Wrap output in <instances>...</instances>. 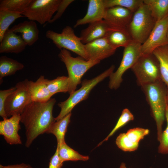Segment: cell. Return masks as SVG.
Returning a JSON list of instances; mask_svg holds the SVG:
<instances>
[{"label": "cell", "mask_w": 168, "mask_h": 168, "mask_svg": "<svg viewBox=\"0 0 168 168\" xmlns=\"http://www.w3.org/2000/svg\"><path fill=\"white\" fill-rule=\"evenodd\" d=\"M56 102L51 98L44 102L32 101L28 105L20 114V122L25 128V146L29 147L40 135L47 133L56 121L53 110Z\"/></svg>", "instance_id": "6da1fadb"}, {"label": "cell", "mask_w": 168, "mask_h": 168, "mask_svg": "<svg viewBox=\"0 0 168 168\" xmlns=\"http://www.w3.org/2000/svg\"><path fill=\"white\" fill-rule=\"evenodd\" d=\"M166 86L161 80L141 86L156 123L157 140L159 142L163 132L162 125L165 118L167 91Z\"/></svg>", "instance_id": "7a4b0ae2"}, {"label": "cell", "mask_w": 168, "mask_h": 168, "mask_svg": "<svg viewBox=\"0 0 168 168\" xmlns=\"http://www.w3.org/2000/svg\"><path fill=\"white\" fill-rule=\"evenodd\" d=\"M114 66L112 65L95 78L83 80L81 82L82 86L80 89L70 94L69 97L66 100L58 104L61 110L58 116L55 118L56 121L62 119L71 113L72 109L77 104L87 99L93 88L105 78L110 77L114 72Z\"/></svg>", "instance_id": "3957f363"}, {"label": "cell", "mask_w": 168, "mask_h": 168, "mask_svg": "<svg viewBox=\"0 0 168 168\" xmlns=\"http://www.w3.org/2000/svg\"><path fill=\"white\" fill-rule=\"evenodd\" d=\"M58 56L65 64L68 72L70 94L75 91L77 86L81 83V79L84 74L100 62L73 57L69 50L65 49L60 50Z\"/></svg>", "instance_id": "277c9868"}, {"label": "cell", "mask_w": 168, "mask_h": 168, "mask_svg": "<svg viewBox=\"0 0 168 168\" xmlns=\"http://www.w3.org/2000/svg\"><path fill=\"white\" fill-rule=\"evenodd\" d=\"M156 21L144 3L133 14L127 29L134 41L142 44L147 40Z\"/></svg>", "instance_id": "5b68a950"}, {"label": "cell", "mask_w": 168, "mask_h": 168, "mask_svg": "<svg viewBox=\"0 0 168 168\" xmlns=\"http://www.w3.org/2000/svg\"><path fill=\"white\" fill-rule=\"evenodd\" d=\"M131 68L141 86L161 80L159 62L152 53L142 54Z\"/></svg>", "instance_id": "8992f818"}, {"label": "cell", "mask_w": 168, "mask_h": 168, "mask_svg": "<svg viewBox=\"0 0 168 168\" xmlns=\"http://www.w3.org/2000/svg\"><path fill=\"white\" fill-rule=\"evenodd\" d=\"M45 36L51 40L58 49L70 50L85 60H88L85 44L82 42L80 38L75 35L73 30L70 26L65 27L61 33H58L51 30H48L46 32Z\"/></svg>", "instance_id": "52a82bcc"}, {"label": "cell", "mask_w": 168, "mask_h": 168, "mask_svg": "<svg viewBox=\"0 0 168 168\" xmlns=\"http://www.w3.org/2000/svg\"><path fill=\"white\" fill-rule=\"evenodd\" d=\"M142 44L133 40L124 48L120 64L117 70L110 76L109 87L111 89H116L123 81L122 76L125 72L132 68L142 54Z\"/></svg>", "instance_id": "ba28073f"}, {"label": "cell", "mask_w": 168, "mask_h": 168, "mask_svg": "<svg viewBox=\"0 0 168 168\" xmlns=\"http://www.w3.org/2000/svg\"><path fill=\"white\" fill-rule=\"evenodd\" d=\"M15 90L7 98L4 109L7 117L20 115L26 106L32 101L27 79L17 83Z\"/></svg>", "instance_id": "9c48e42d"}, {"label": "cell", "mask_w": 168, "mask_h": 168, "mask_svg": "<svg viewBox=\"0 0 168 168\" xmlns=\"http://www.w3.org/2000/svg\"><path fill=\"white\" fill-rule=\"evenodd\" d=\"M61 0H32L22 13L30 21H36L40 25L49 23L57 11Z\"/></svg>", "instance_id": "30bf717a"}, {"label": "cell", "mask_w": 168, "mask_h": 168, "mask_svg": "<svg viewBox=\"0 0 168 168\" xmlns=\"http://www.w3.org/2000/svg\"><path fill=\"white\" fill-rule=\"evenodd\" d=\"M168 15L156 22L146 41L142 44V54H152L157 48L168 44Z\"/></svg>", "instance_id": "8fae6325"}, {"label": "cell", "mask_w": 168, "mask_h": 168, "mask_svg": "<svg viewBox=\"0 0 168 168\" xmlns=\"http://www.w3.org/2000/svg\"><path fill=\"white\" fill-rule=\"evenodd\" d=\"M133 12L119 6L106 8L103 20L113 28L127 29Z\"/></svg>", "instance_id": "7c38bea8"}, {"label": "cell", "mask_w": 168, "mask_h": 168, "mask_svg": "<svg viewBox=\"0 0 168 168\" xmlns=\"http://www.w3.org/2000/svg\"><path fill=\"white\" fill-rule=\"evenodd\" d=\"M85 47L88 60L100 61L114 54L116 50L110 45L105 37L85 44Z\"/></svg>", "instance_id": "4fadbf2b"}, {"label": "cell", "mask_w": 168, "mask_h": 168, "mask_svg": "<svg viewBox=\"0 0 168 168\" xmlns=\"http://www.w3.org/2000/svg\"><path fill=\"white\" fill-rule=\"evenodd\" d=\"M20 122V115L17 114L0 121V134L3 136L6 142L10 145L22 144L18 133L21 129Z\"/></svg>", "instance_id": "5bb4252c"}, {"label": "cell", "mask_w": 168, "mask_h": 168, "mask_svg": "<svg viewBox=\"0 0 168 168\" xmlns=\"http://www.w3.org/2000/svg\"><path fill=\"white\" fill-rule=\"evenodd\" d=\"M112 28L104 20L89 24L81 31L80 37L85 44L94 40L105 37Z\"/></svg>", "instance_id": "9a60e30c"}, {"label": "cell", "mask_w": 168, "mask_h": 168, "mask_svg": "<svg viewBox=\"0 0 168 168\" xmlns=\"http://www.w3.org/2000/svg\"><path fill=\"white\" fill-rule=\"evenodd\" d=\"M27 45L21 36L8 29L5 33L0 44V53L18 54L23 51Z\"/></svg>", "instance_id": "2e32d148"}, {"label": "cell", "mask_w": 168, "mask_h": 168, "mask_svg": "<svg viewBox=\"0 0 168 168\" xmlns=\"http://www.w3.org/2000/svg\"><path fill=\"white\" fill-rule=\"evenodd\" d=\"M106 9L103 0H89L86 15L77 20L74 27H76L103 20Z\"/></svg>", "instance_id": "e0dca14e"}, {"label": "cell", "mask_w": 168, "mask_h": 168, "mask_svg": "<svg viewBox=\"0 0 168 168\" xmlns=\"http://www.w3.org/2000/svg\"><path fill=\"white\" fill-rule=\"evenodd\" d=\"M10 29L15 33H21L27 45L31 46L38 39L39 30L35 21H25L14 25Z\"/></svg>", "instance_id": "ac0fdd59"}, {"label": "cell", "mask_w": 168, "mask_h": 168, "mask_svg": "<svg viewBox=\"0 0 168 168\" xmlns=\"http://www.w3.org/2000/svg\"><path fill=\"white\" fill-rule=\"evenodd\" d=\"M46 78L41 76L35 82L29 81V88L32 101L44 102L49 100L52 96L46 85Z\"/></svg>", "instance_id": "d6986e66"}, {"label": "cell", "mask_w": 168, "mask_h": 168, "mask_svg": "<svg viewBox=\"0 0 168 168\" xmlns=\"http://www.w3.org/2000/svg\"><path fill=\"white\" fill-rule=\"evenodd\" d=\"M105 37L110 45L116 49L120 47H125L133 40L127 29L112 28Z\"/></svg>", "instance_id": "ffe728a7"}, {"label": "cell", "mask_w": 168, "mask_h": 168, "mask_svg": "<svg viewBox=\"0 0 168 168\" xmlns=\"http://www.w3.org/2000/svg\"><path fill=\"white\" fill-rule=\"evenodd\" d=\"M152 54L158 61L161 80L168 89V44L157 48Z\"/></svg>", "instance_id": "44dd1931"}, {"label": "cell", "mask_w": 168, "mask_h": 168, "mask_svg": "<svg viewBox=\"0 0 168 168\" xmlns=\"http://www.w3.org/2000/svg\"><path fill=\"white\" fill-rule=\"evenodd\" d=\"M71 113L68 114L62 119L56 121L51 126L47 133H51L56 137L57 146L65 142V135L68 127L70 122Z\"/></svg>", "instance_id": "7402d4cb"}, {"label": "cell", "mask_w": 168, "mask_h": 168, "mask_svg": "<svg viewBox=\"0 0 168 168\" xmlns=\"http://www.w3.org/2000/svg\"><path fill=\"white\" fill-rule=\"evenodd\" d=\"M24 67L22 63L6 56L0 58V82H2V78L14 74L18 70L22 69Z\"/></svg>", "instance_id": "603a6c76"}, {"label": "cell", "mask_w": 168, "mask_h": 168, "mask_svg": "<svg viewBox=\"0 0 168 168\" xmlns=\"http://www.w3.org/2000/svg\"><path fill=\"white\" fill-rule=\"evenodd\" d=\"M156 22L168 15V0H143Z\"/></svg>", "instance_id": "cb8c5ba5"}, {"label": "cell", "mask_w": 168, "mask_h": 168, "mask_svg": "<svg viewBox=\"0 0 168 168\" xmlns=\"http://www.w3.org/2000/svg\"><path fill=\"white\" fill-rule=\"evenodd\" d=\"M59 157L62 162L67 161H86L89 159V157L80 154L68 146L65 142L57 146Z\"/></svg>", "instance_id": "d4e9b609"}, {"label": "cell", "mask_w": 168, "mask_h": 168, "mask_svg": "<svg viewBox=\"0 0 168 168\" xmlns=\"http://www.w3.org/2000/svg\"><path fill=\"white\" fill-rule=\"evenodd\" d=\"M22 13L0 10V42L10 25L17 19L23 17Z\"/></svg>", "instance_id": "484cf974"}, {"label": "cell", "mask_w": 168, "mask_h": 168, "mask_svg": "<svg viewBox=\"0 0 168 168\" xmlns=\"http://www.w3.org/2000/svg\"><path fill=\"white\" fill-rule=\"evenodd\" d=\"M47 88L52 96L58 92H68L69 80L68 77L59 76L53 80L46 79Z\"/></svg>", "instance_id": "4316f807"}, {"label": "cell", "mask_w": 168, "mask_h": 168, "mask_svg": "<svg viewBox=\"0 0 168 168\" xmlns=\"http://www.w3.org/2000/svg\"><path fill=\"white\" fill-rule=\"evenodd\" d=\"M106 8L119 6L127 8L133 13L143 3V0H103Z\"/></svg>", "instance_id": "83f0119b"}, {"label": "cell", "mask_w": 168, "mask_h": 168, "mask_svg": "<svg viewBox=\"0 0 168 168\" xmlns=\"http://www.w3.org/2000/svg\"><path fill=\"white\" fill-rule=\"evenodd\" d=\"M32 0H1L0 1V10L23 13Z\"/></svg>", "instance_id": "f1b7e54d"}, {"label": "cell", "mask_w": 168, "mask_h": 168, "mask_svg": "<svg viewBox=\"0 0 168 168\" xmlns=\"http://www.w3.org/2000/svg\"><path fill=\"white\" fill-rule=\"evenodd\" d=\"M134 119L133 115L127 108L124 109L122 111L116 124L108 136L98 145H101L102 143L107 140L119 129L124 126L128 122Z\"/></svg>", "instance_id": "f546056e"}, {"label": "cell", "mask_w": 168, "mask_h": 168, "mask_svg": "<svg viewBox=\"0 0 168 168\" xmlns=\"http://www.w3.org/2000/svg\"><path fill=\"white\" fill-rule=\"evenodd\" d=\"M116 143L117 147L124 152H132L136 150L139 143L131 141L125 133H120L117 138Z\"/></svg>", "instance_id": "4dcf8cb0"}, {"label": "cell", "mask_w": 168, "mask_h": 168, "mask_svg": "<svg viewBox=\"0 0 168 168\" xmlns=\"http://www.w3.org/2000/svg\"><path fill=\"white\" fill-rule=\"evenodd\" d=\"M149 132V130L147 129L136 128L129 129L126 134L131 141L139 143V141L148 135Z\"/></svg>", "instance_id": "1f68e13d"}, {"label": "cell", "mask_w": 168, "mask_h": 168, "mask_svg": "<svg viewBox=\"0 0 168 168\" xmlns=\"http://www.w3.org/2000/svg\"><path fill=\"white\" fill-rule=\"evenodd\" d=\"M167 125L165 130L163 131L158 148V152L162 154H168V107L166 106L165 113Z\"/></svg>", "instance_id": "d6a6232c"}, {"label": "cell", "mask_w": 168, "mask_h": 168, "mask_svg": "<svg viewBox=\"0 0 168 168\" xmlns=\"http://www.w3.org/2000/svg\"><path fill=\"white\" fill-rule=\"evenodd\" d=\"M16 89V87L0 91V115L3 119H7V116L4 109V104L7 97L13 92Z\"/></svg>", "instance_id": "836d02e7"}, {"label": "cell", "mask_w": 168, "mask_h": 168, "mask_svg": "<svg viewBox=\"0 0 168 168\" xmlns=\"http://www.w3.org/2000/svg\"><path fill=\"white\" fill-rule=\"evenodd\" d=\"M74 1L73 0H61L58 7L56 13L53 16L49 23H53L59 19L68 6Z\"/></svg>", "instance_id": "e575fe53"}, {"label": "cell", "mask_w": 168, "mask_h": 168, "mask_svg": "<svg viewBox=\"0 0 168 168\" xmlns=\"http://www.w3.org/2000/svg\"><path fill=\"white\" fill-rule=\"evenodd\" d=\"M63 165V162L59 157L58 149L56 148L54 154L50 159L49 168H62Z\"/></svg>", "instance_id": "d590c367"}, {"label": "cell", "mask_w": 168, "mask_h": 168, "mask_svg": "<svg viewBox=\"0 0 168 168\" xmlns=\"http://www.w3.org/2000/svg\"><path fill=\"white\" fill-rule=\"evenodd\" d=\"M0 168H32V167L29 164L21 163L7 166H3L0 164Z\"/></svg>", "instance_id": "8d00e7d4"}, {"label": "cell", "mask_w": 168, "mask_h": 168, "mask_svg": "<svg viewBox=\"0 0 168 168\" xmlns=\"http://www.w3.org/2000/svg\"><path fill=\"white\" fill-rule=\"evenodd\" d=\"M119 168H127L125 164L124 163H122L120 166Z\"/></svg>", "instance_id": "74e56055"}, {"label": "cell", "mask_w": 168, "mask_h": 168, "mask_svg": "<svg viewBox=\"0 0 168 168\" xmlns=\"http://www.w3.org/2000/svg\"><path fill=\"white\" fill-rule=\"evenodd\" d=\"M166 106L168 107V89L167 91V93L166 97Z\"/></svg>", "instance_id": "f35d334b"}, {"label": "cell", "mask_w": 168, "mask_h": 168, "mask_svg": "<svg viewBox=\"0 0 168 168\" xmlns=\"http://www.w3.org/2000/svg\"><path fill=\"white\" fill-rule=\"evenodd\" d=\"M167 37L168 41V30L167 33Z\"/></svg>", "instance_id": "ab89813d"}]
</instances>
